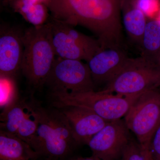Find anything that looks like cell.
<instances>
[{"label":"cell","mask_w":160,"mask_h":160,"mask_svg":"<svg viewBox=\"0 0 160 160\" xmlns=\"http://www.w3.org/2000/svg\"><path fill=\"white\" fill-rule=\"evenodd\" d=\"M124 0H44L51 18L81 26L97 37L102 49L123 48L121 11Z\"/></svg>","instance_id":"obj_1"},{"label":"cell","mask_w":160,"mask_h":160,"mask_svg":"<svg viewBox=\"0 0 160 160\" xmlns=\"http://www.w3.org/2000/svg\"><path fill=\"white\" fill-rule=\"evenodd\" d=\"M29 110L38 124L39 153L45 160H69L78 146L71 127L62 111L44 107L34 99L28 101Z\"/></svg>","instance_id":"obj_2"},{"label":"cell","mask_w":160,"mask_h":160,"mask_svg":"<svg viewBox=\"0 0 160 160\" xmlns=\"http://www.w3.org/2000/svg\"><path fill=\"white\" fill-rule=\"evenodd\" d=\"M24 51L21 71L34 90L45 86L56 56L48 23L31 26L23 32Z\"/></svg>","instance_id":"obj_3"},{"label":"cell","mask_w":160,"mask_h":160,"mask_svg":"<svg viewBox=\"0 0 160 160\" xmlns=\"http://www.w3.org/2000/svg\"><path fill=\"white\" fill-rule=\"evenodd\" d=\"M140 95L124 96L102 90L80 92H51V104L56 108L75 106L85 108L110 122L124 117Z\"/></svg>","instance_id":"obj_4"},{"label":"cell","mask_w":160,"mask_h":160,"mask_svg":"<svg viewBox=\"0 0 160 160\" xmlns=\"http://www.w3.org/2000/svg\"><path fill=\"white\" fill-rule=\"evenodd\" d=\"M160 87V65L141 56L129 58L122 70L102 91L131 97Z\"/></svg>","instance_id":"obj_5"},{"label":"cell","mask_w":160,"mask_h":160,"mask_svg":"<svg viewBox=\"0 0 160 160\" xmlns=\"http://www.w3.org/2000/svg\"><path fill=\"white\" fill-rule=\"evenodd\" d=\"M56 56L62 58L89 61L102 50L98 39L80 32L74 26L50 18L47 21Z\"/></svg>","instance_id":"obj_6"},{"label":"cell","mask_w":160,"mask_h":160,"mask_svg":"<svg viewBox=\"0 0 160 160\" xmlns=\"http://www.w3.org/2000/svg\"><path fill=\"white\" fill-rule=\"evenodd\" d=\"M160 116V90L146 92L136 99L124 117L129 130L143 149L150 148Z\"/></svg>","instance_id":"obj_7"},{"label":"cell","mask_w":160,"mask_h":160,"mask_svg":"<svg viewBox=\"0 0 160 160\" xmlns=\"http://www.w3.org/2000/svg\"><path fill=\"white\" fill-rule=\"evenodd\" d=\"M45 86L51 92L94 91L95 85L87 63L56 57Z\"/></svg>","instance_id":"obj_8"},{"label":"cell","mask_w":160,"mask_h":160,"mask_svg":"<svg viewBox=\"0 0 160 160\" xmlns=\"http://www.w3.org/2000/svg\"><path fill=\"white\" fill-rule=\"evenodd\" d=\"M129 131L124 120L110 121L87 145L93 156L102 160H118L131 139Z\"/></svg>","instance_id":"obj_9"},{"label":"cell","mask_w":160,"mask_h":160,"mask_svg":"<svg viewBox=\"0 0 160 160\" xmlns=\"http://www.w3.org/2000/svg\"><path fill=\"white\" fill-rule=\"evenodd\" d=\"M23 32L11 27L1 26L0 32V76L14 79L19 71L24 46Z\"/></svg>","instance_id":"obj_10"},{"label":"cell","mask_w":160,"mask_h":160,"mask_svg":"<svg viewBox=\"0 0 160 160\" xmlns=\"http://www.w3.org/2000/svg\"><path fill=\"white\" fill-rule=\"evenodd\" d=\"M123 48L102 49L87 62L95 86L110 82L122 70L129 59Z\"/></svg>","instance_id":"obj_11"},{"label":"cell","mask_w":160,"mask_h":160,"mask_svg":"<svg viewBox=\"0 0 160 160\" xmlns=\"http://www.w3.org/2000/svg\"><path fill=\"white\" fill-rule=\"evenodd\" d=\"M57 108L67 118L78 146L87 145L108 122L93 112L82 107L66 106Z\"/></svg>","instance_id":"obj_12"},{"label":"cell","mask_w":160,"mask_h":160,"mask_svg":"<svg viewBox=\"0 0 160 160\" xmlns=\"http://www.w3.org/2000/svg\"><path fill=\"white\" fill-rule=\"evenodd\" d=\"M39 154L16 136L0 131V160H38Z\"/></svg>","instance_id":"obj_13"},{"label":"cell","mask_w":160,"mask_h":160,"mask_svg":"<svg viewBox=\"0 0 160 160\" xmlns=\"http://www.w3.org/2000/svg\"><path fill=\"white\" fill-rule=\"evenodd\" d=\"M123 2L122 7H124L123 12L122 26L129 39L134 44L139 46L148 19L142 11L132 3L131 0H128L129 4L126 1Z\"/></svg>","instance_id":"obj_14"},{"label":"cell","mask_w":160,"mask_h":160,"mask_svg":"<svg viewBox=\"0 0 160 160\" xmlns=\"http://www.w3.org/2000/svg\"><path fill=\"white\" fill-rule=\"evenodd\" d=\"M28 111V101L18 98L3 109L1 114L0 131L16 136Z\"/></svg>","instance_id":"obj_15"},{"label":"cell","mask_w":160,"mask_h":160,"mask_svg":"<svg viewBox=\"0 0 160 160\" xmlns=\"http://www.w3.org/2000/svg\"><path fill=\"white\" fill-rule=\"evenodd\" d=\"M141 56L156 62L160 57V21L148 20L139 46Z\"/></svg>","instance_id":"obj_16"},{"label":"cell","mask_w":160,"mask_h":160,"mask_svg":"<svg viewBox=\"0 0 160 160\" xmlns=\"http://www.w3.org/2000/svg\"><path fill=\"white\" fill-rule=\"evenodd\" d=\"M37 129L38 124L36 120L32 114L29 108L28 114L20 126L16 136L29 144L35 151L39 153Z\"/></svg>","instance_id":"obj_17"},{"label":"cell","mask_w":160,"mask_h":160,"mask_svg":"<svg viewBox=\"0 0 160 160\" xmlns=\"http://www.w3.org/2000/svg\"><path fill=\"white\" fill-rule=\"evenodd\" d=\"M45 6L41 2L21 8L24 18L32 26H39L46 24L47 13Z\"/></svg>","instance_id":"obj_18"},{"label":"cell","mask_w":160,"mask_h":160,"mask_svg":"<svg viewBox=\"0 0 160 160\" xmlns=\"http://www.w3.org/2000/svg\"><path fill=\"white\" fill-rule=\"evenodd\" d=\"M14 79L1 77V107L2 109L18 98Z\"/></svg>","instance_id":"obj_19"},{"label":"cell","mask_w":160,"mask_h":160,"mask_svg":"<svg viewBox=\"0 0 160 160\" xmlns=\"http://www.w3.org/2000/svg\"><path fill=\"white\" fill-rule=\"evenodd\" d=\"M120 160H144V150L138 141L130 140Z\"/></svg>","instance_id":"obj_20"},{"label":"cell","mask_w":160,"mask_h":160,"mask_svg":"<svg viewBox=\"0 0 160 160\" xmlns=\"http://www.w3.org/2000/svg\"><path fill=\"white\" fill-rule=\"evenodd\" d=\"M132 3L142 11L146 17L152 15L159 10V0H131Z\"/></svg>","instance_id":"obj_21"},{"label":"cell","mask_w":160,"mask_h":160,"mask_svg":"<svg viewBox=\"0 0 160 160\" xmlns=\"http://www.w3.org/2000/svg\"><path fill=\"white\" fill-rule=\"evenodd\" d=\"M150 150L154 160H160V126L157 129L152 138Z\"/></svg>","instance_id":"obj_22"},{"label":"cell","mask_w":160,"mask_h":160,"mask_svg":"<svg viewBox=\"0 0 160 160\" xmlns=\"http://www.w3.org/2000/svg\"><path fill=\"white\" fill-rule=\"evenodd\" d=\"M144 153V160H154L152 156L150 148L143 149Z\"/></svg>","instance_id":"obj_23"},{"label":"cell","mask_w":160,"mask_h":160,"mask_svg":"<svg viewBox=\"0 0 160 160\" xmlns=\"http://www.w3.org/2000/svg\"><path fill=\"white\" fill-rule=\"evenodd\" d=\"M69 160H102L99 158L96 157L92 155L90 157H77V158H72L69 159Z\"/></svg>","instance_id":"obj_24"},{"label":"cell","mask_w":160,"mask_h":160,"mask_svg":"<svg viewBox=\"0 0 160 160\" xmlns=\"http://www.w3.org/2000/svg\"><path fill=\"white\" fill-rule=\"evenodd\" d=\"M157 62L159 65H160V57L158 58L157 61Z\"/></svg>","instance_id":"obj_25"},{"label":"cell","mask_w":160,"mask_h":160,"mask_svg":"<svg viewBox=\"0 0 160 160\" xmlns=\"http://www.w3.org/2000/svg\"><path fill=\"white\" fill-rule=\"evenodd\" d=\"M156 19H157L159 21H160V10H159V12L158 17Z\"/></svg>","instance_id":"obj_26"},{"label":"cell","mask_w":160,"mask_h":160,"mask_svg":"<svg viewBox=\"0 0 160 160\" xmlns=\"http://www.w3.org/2000/svg\"><path fill=\"white\" fill-rule=\"evenodd\" d=\"M160 126V116L159 120L158 123L157 128V129L158 127L159 126Z\"/></svg>","instance_id":"obj_27"},{"label":"cell","mask_w":160,"mask_h":160,"mask_svg":"<svg viewBox=\"0 0 160 160\" xmlns=\"http://www.w3.org/2000/svg\"><path fill=\"white\" fill-rule=\"evenodd\" d=\"M44 160V159H43V160H41V159H39V160Z\"/></svg>","instance_id":"obj_28"}]
</instances>
